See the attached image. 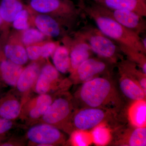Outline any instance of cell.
Listing matches in <instances>:
<instances>
[{
    "label": "cell",
    "instance_id": "obj_16",
    "mask_svg": "<svg viewBox=\"0 0 146 146\" xmlns=\"http://www.w3.org/2000/svg\"><path fill=\"white\" fill-rule=\"evenodd\" d=\"M114 144L119 146H144L146 145L145 127L128 128L120 131L116 134Z\"/></svg>",
    "mask_w": 146,
    "mask_h": 146
},
{
    "label": "cell",
    "instance_id": "obj_9",
    "mask_svg": "<svg viewBox=\"0 0 146 146\" xmlns=\"http://www.w3.org/2000/svg\"><path fill=\"white\" fill-rule=\"evenodd\" d=\"M1 42L2 51L7 59L23 66L28 62L26 47L21 42L18 32L3 35Z\"/></svg>",
    "mask_w": 146,
    "mask_h": 146
},
{
    "label": "cell",
    "instance_id": "obj_8",
    "mask_svg": "<svg viewBox=\"0 0 146 146\" xmlns=\"http://www.w3.org/2000/svg\"><path fill=\"white\" fill-rule=\"evenodd\" d=\"M26 136L30 142L40 146L61 145L64 143L66 139L60 129L42 123L30 128L27 131Z\"/></svg>",
    "mask_w": 146,
    "mask_h": 146
},
{
    "label": "cell",
    "instance_id": "obj_34",
    "mask_svg": "<svg viewBox=\"0 0 146 146\" xmlns=\"http://www.w3.org/2000/svg\"><path fill=\"white\" fill-rule=\"evenodd\" d=\"M142 42H143V45L144 48L146 49V37H144V38H142Z\"/></svg>",
    "mask_w": 146,
    "mask_h": 146
},
{
    "label": "cell",
    "instance_id": "obj_36",
    "mask_svg": "<svg viewBox=\"0 0 146 146\" xmlns=\"http://www.w3.org/2000/svg\"><path fill=\"white\" fill-rule=\"evenodd\" d=\"M4 138H5L4 136H0V144L2 143V141L3 140Z\"/></svg>",
    "mask_w": 146,
    "mask_h": 146
},
{
    "label": "cell",
    "instance_id": "obj_21",
    "mask_svg": "<svg viewBox=\"0 0 146 146\" xmlns=\"http://www.w3.org/2000/svg\"><path fill=\"white\" fill-rule=\"evenodd\" d=\"M137 67L138 66L136 63L128 59H122L118 65L119 73L133 80L146 93V74L143 72L141 69H138Z\"/></svg>",
    "mask_w": 146,
    "mask_h": 146
},
{
    "label": "cell",
    "instance_id": "obj_5",
    "mask_svg": "<svg viewBox=\"0 0 146 146\" xmlns=\"http://www.w3.org/2000/svg\"><path fill=\"white\" fill-rule=\"evenodd\" d=\"M74 105L72 98L63 94L53 100L46 112L40 119L42 123L48 124L66 132L73 130L71 120Z\"/></svg>",
    "mask_w": 146,
    "mask_h": 146
},
{
    "label": "cell",
    "instance_id": "obj_18",
    "mask_svg": "<svg viewBox=\"0 0 146 146\" xmlns=\"http://www.w3.org/2000/svg\"><path fill=\"white\" fill-rule=\"evenodd\" d=\"M24 67L7 59L2 52L0 55V83L6 86L16 87Z\"/></svg>",
    "mask_w": 146,
    "mask_h": 146
},
{
    "label": "cell",
    "instance_id": "obj_4",
    "mask_svg": "<svg viewBox=\"0 0 146 146\" xmlns=\"http://www.w3.org/2000/svg\"><path fill=\"white\" fill-rule=\"evenodd\" d=\"M73 33L87 42L92 52L102 59L112 64L117 63L119 58L123 59L122 52L117 44L98 28L86 25Z\"/></svg>",
    "mask_w": 146,
    "mask_h": 146
},
{
    "label": "cell",
    "instance_id": "obj_27",
    "mask_svg": "<svg viewBox=\"0 0 146 146\" xmlns=\"http://www.w3.org/2000/svg\"><path fill=\"white\" fill-rule=\"evenodd\" d=\"M91 135L92 141L98 145H105L111 139L110 131L105 124L100 125L93 129Z\"/></svg>",
    "mask_w": 146,
    "mask_h": 146
},
{
    "label": "cell",
    "instance_id": "obj_25",
    "mask_svg": "<svg viewBox=\"0 0 146 146\" xmlns=\"http://www.w3.org/2000/svg\"><path fill=\"white\" fill-rule=\"evenodd\" d=\"M18 32L21 42L25 47L50 39L35 27H31L23 31Z\"/></svg>",
    "mask_w": 146,
    "mask_h": 146
},
{
    "label": "cell",
    "instance_id": "obj_7",
    "mask_svg": "<svg viewBox=\"0 0 146 146\" xmlns=\"http://www.w3.org/2000/svg\"><path fill=\"white\" fill-rule=\"evenodd\" d=\"M86 1L100 14L111 18L139 35L145 32V21L143 17L137 13L130 11L111 9L92 1Z\"/></svg>",
    "mask_w": 146,
    "mask_h": 146
},
{
    "label": "cell",
    "instance_id": "obj_24",
    "mask_svg": "<svg viewBox=\"0 0 146 146\" xmlns=\"http://www.w3.org/2000/svg\"><path fill=\"white\" fill-rule=\"evenodd\" d=\"M129 120L133 126L142 127L146 126V100L134 102L128 111Z\"/></svg>",
    "mask_w": 146,
    "mask_h": 146
},
{
    "label": "cell",
    "instance_id": "obj_26",
    "mask_svg": "<svg viewBox=\"0 0 146 146\" xmlns=\"http://www.w3.org/2000/svg\"><path fill=\"white\" fill-rule=\"evenodd\" d=\"M11 25L18 32L23 31L32 26L31 11L27 5L16 15Z\"/></svg>",
    "mask_w": 146,
    "mask_h": 146
},
{
    "label": "cell",
    "instance_id": "obj_37",
    "mask_svg": "<svg viewBox=\"0 0 146 146\" xmlns=\"http://www.w3.org/2000/svg\"></svg>",
    "mask_w": 146,
    "mask_h": 146
},
{
    "label": "cell",
    "instance_id": "obj_11",
    "mask_svg": "<svg viewBox=\"0 0 146 146\" xmlns=\"http://www.w3.org/2000/svg\"><path fill=\"white\" fill-rule=\"evenodd\" d=\"M62 38L63 45L68 48L70 53V74L74 72L84 61L91 57L92 52L88 43L73 32Z\"/></svg>",
    "mask_w": 146,
    "mask_h": 146
},
{
    "label": "cell",
    "instance_id": "obj_2",
    "mask_svg": "<svg viewBox=\"0 0 146 146\" xmlns=\"http://www.w3.org/2000/svg\"><path fill=\"white\" fill-rule=\"evenodd\" d=\"M78 6L82 12L91 18L101 31L117 44L119 46L129 48L146 54L140 35L118 23L108 16L97 12L86 0H79Z\"/></svg>",
    "mask_w": 146,
    "mask_h": 146
},
{
    "label": "cell",
    "instance_id": "obj_35",
    "mask_svg": "<svg viewBox=\"0 0 146 146\" xmlns=\"http://www.w3.org/2000/svg\"><path fill=\"white\" fill-rule=\"evenodd\" d=\"M2 51V48H1V40H0V55L1 54Z\"/></svg>",
    "mask_w": 146,
    "mask_h": 146
},
{
    "label": "cell",
    "instance_id": "obj_15",
    "mask_svg": "<svg viewBox=\"0 0 146 146\" xmlns=\"http://www.w3.org/2000/svg\"><path fill=\"white\" fill-rule=\"evenodd\" d=\"M42 65L40 61H32L24 67L19 76L16 87L18 92L27 95L34 87Z\"/></svg>",
    "mask_w": 146,
    "mask_h": 146
},
{
    "label": "cell",
    "instance_id": "obj_17",
    "mask_svg": "<svg viewBox=\"0 0 146 146\" xmlns=\"http://www.w3.org/2000/svg\"><path fill=\"white\" fill-rule=\"evenodd\" d=\"M107 8L133 11L146 16V0H88Z\"/></svg>",
    "mask_w": 146,
    "mask_h": 146
},
{
    "label": "cell",
    "instance_id": "obj_3",
    "mask_svg": "<svg viewBox=\"0 0 146 146\" xmlns=\"http://www.w3.org/2000/svg\"><path fill=\"white\" fill-rule=\"evenodd\" d=\"M27 5L33 12L56 18L71 33L77 25L82 13L72 0H28Z\"/></svg>",
    "mask_w": 146,
    "mask_h": 146
},
{
    "label": "cell",
    "instance_id": "obj_6",
    "mask_svg": "<svg viewBox=\"0 0 146 146\" xmlns=\"http://www.w3.org/2000/svg\"><path fill=\"white\" fill-rule=\"evenodd\" d=\"M116 112L99 108L85 107L73 113L71 125L75 130L86 131L106 123L114 118Z\"/></svg>",
    "mask_w": 146,
    "mask_h": 146
},
{
    "label": "cell",
    "instance_id": "obj_20",
    "mask_svg": "<svg viewBox=\"0 0 146 146\" xmlns=\"http://www.w3.org/2000/svg\"><path fill=\"white\" fill-rule=\"evenodd\" d=\"M119 74V87L123 95L133 102L146 100V93L140 85L125 75Z\"/></svg>",
    "mask_w": 146,
    "mask_h": 146
},
{
    "label": "cell",
    "instance_id": "obj_1",
    "mask_svg": "<svg viewBox=\"0 0 146 146\" xmlns=\"http://www.w3.org/2000/svg\"><path fill=\"white\" fill-rule=\"evenodd\" d=\"M76 97L85 107L99 108L117 112L123 105L115 84L104 77H98L82 84Z\"/></svg>",
    "mask_w": 146,
    "mask_h": 146
},
{
    "label": "cell",
    "instance_id": "obj_23",
    "mask_svg": "<svg viewBox=\"0 0 146 146\" xmlns=\"http://www.w3.org/2000/svg\"><path fill=\"white\" fill-rule=\"evenodd\" d=\"M51 57L53 65L59 73L65 74L69 72L70 68V53L65 45H58Z\"/></svg>",
    "mask_w": 146,
    "mask_h": 146
},
{
    "label": "cell",
    "instance_id": "obj_22",
    "mask_svg": "<svg viewBox=\"0 0 146 146\" xmlns=\"http://www.w3.org/2000/svg\"><path fill=\"white\" fill-rule=\"evenodd\" d=\"M26 5L21 0H1L0 14L7 28L8 29L16 15Z\"/></svg>",
    "mask_w": 146,
    "mask_h": 146
},
{
    "label": "cell",
    "instance_id": "obj_30",
    "mask_svg": "<svg viewBox=\"0 0 146 146\" xmlns=\"http://www.w3.org/2000/svg\"><path fill=\"white\" fill-rule=\"evenodd\" d=\"M59 44V42L52 41L50 39L42 42L41 45V59H48L51 57Z\"/></svg>",
    "mask_w": 146,
    "mask_h": 146
},
{
    "label": "cell",
    "instance_id": "obj_31",
    "mask_svg": "<svg viewBox=\"0 0 146 146\" xmlns=\"http://www.w3.org/2000/svg\"><path fill=\"white\" fill-rule=\"evenodd\" d=\"M41 43L26 46L29 60L32 61H40L41 59Z\"/></svg>",
    "mask_w": 146,
    "mask_h": 146
},
{
    "label": "cell",
    "instance_id": "obj_19",
    "mask_svg": "<svg viewBox=\"0 0 146 146\" xmlns=\"http://www.w3.org/2000/svg\"><path fill=\"white\" fill-rule=\"evenodd\" d=\"M24 102L13 94H8L0 98V117L14 121L21 115Z\"/></svg>",
    "mask_w": 146,
    "mask_h": 146
},
{
    "label": "cell",
    "instance_id": "obj_28",
    "mask_svg": "<svg viewBox=\"0 0 146 146\" xmlns=\"http://www.w3.org/2000/svg\"><path fill=\"white\" fill-rule=\"evenodd\" d=\"M119 47L122 53L127 56V59L136 63L143 72L146 74V54L127 47Z\"/></svg>",
    "mask_w": 146,
    "mask_h": 146
},
{
    "label": "cell",
    "instance_id": "obj_13",
    "mask_svg": "<svg viewBox=\"0 0 146 146\" xmlns=\"http://www.w3.org/2000/svg\"><path fill=\"white\" fill-rule=\"evenodd\" d=\"M53 100L52 97L49 94L39 95L24 104L19 117L26 120L29 123L40 119Z\"/></svg>",
    "mask_w": 146,
    "mask_h": 146
},
{
    "label": "cell",
    "instance_id": "obj_10",
    "mask_svg": "<svg viewBox=\"0 0 146 146\" xmlns=\"http://www.w3.org/2000/svg\"><path fill=\"white\" fill-rule=\"evenodd\" d=\"M109 63L102 59L89 58L70 74V78L76 84L84 83L101 75L109 74Z\"/></svg>",
    "mask_w": 146,
    "mask_h": 146
},
{
    "label": "cell",
    "instance_id": "obj_32",
    "mask_svg": "<svg viewBox=\"0 0 146 146\" xmlns=\"http://www.w3.org/2000/svg\"><path fill=\"white\" fill-rule=\"evenodd\" d=\"M15 126L13 121L6 119L0 117V136L4 137Z\"/></svg>",
    "mask_w": 146,
    "mask_h": 146
},
{
    "label": "cell",
    "instance_id": "obj_33",
    "mask_svg": "<svg viewBox=\"0 0 146 146\" xmlns=\"http://www.w3.org/2000/svg\"><path fill=\"white\" fill-rule=\"evenodd\" d=\"M0 32L2 33V34H5L8 32V29L7 28L2 21L0 14Z\"/></svg>",
    "mask_w": 146,
    "mask_h": 146
},
{
    "label": "cell",
    "instance_id": "obj_14",
    "mask_svg": "<svg viewBox=\"0 0 146 146\" xmlns=\"http://www.w3.org/2000/svg\"><path fill=\"white\" fill-rule=\"evenodd\" d=\"M59 73L49 62H47L42 66L34 86L36 94H49L51 91L56 90L61 81Z\"/></svg>",
    "mask_w": 146,
    "mask_h": 146
},
{
    "label": "cell",
    "instance_id": "obj_12",
    "mask_svg": "<svg viewBox=\"0 0 146 146\" xmlns=\"http://www.w3.org/2000/svg\"><path fill=\"white\" fill-rule=\"evenodd\" d=\"M30 11L33 26L49 39L62 38L71 33L60 21L54 17L48 14L35 13Z\"/></svg>",
    "mask_w": 146,
    "mask_h": 146
},
{
    "label": "cell",
    "instance_id": "obj_29",
    "mask_svg": "<svg viewBox=\"0 0 146 146\" xmlns=\"http://www.w3.org/2000/svg\"><path fill=\"white\" fill-rule=\"evenodd\" d=\"M71 141L75 146H86L89 145L92 141L91 135L85 131L75 130L72 132Z\"/></svg>",
    "mask_w": 146,
    "mask_h": 146
}]
</instances>
